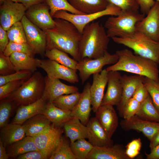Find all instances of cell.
<instances>
[{
	"label": "cell",
	"mask_w": 159,
	"mask_h": 159,
	"mask_svg": "<svg viewBox=\"0 0 159 159\" xmlns=\"http://www.w3.org/2000/svg\"><path fill=\"white\" fill-rule=\"evenodd\" d=\"M54 27L44 31L46 34L47 49L55 48L69 54L79 62L81 60L79 44L82 34L71 23L58 18L54 19Z\"/></svg>",
	"instance_id": "cell-1"
},
{
	"label": "cell",
	"mask_w": 159,
	"mask_h": 159,
	"mask_svg": "<svg viewBox=\"0 0 159 159\" xmlns=\"http://www.w3.org/2000/svg\"><path fill=\"white\" fill-rule=\"evenodd\" d=\"M119 59L115 64L106 69L110 71H123L158 81V64L155 62L137 54L127 49L117 50Z\"/></svg>",
	"instance_id": "cell-2"
},
{
	"label": "cell",
	"mask_w": 159,
	"mask_h": 159,
	"mask_svg": "<svg viewBox=\"0 0 159 159\" xmlns=\"http://www.w3.org/2000/svg\"><path fill=\"white\" fill-rule=\"evenodd\" d=\"M105 28L98 21H92L84 28L79 46L81 60L96 59L107 52L110 38Z\"/></svg>",
	"instance_id": "cell-3"
},
{
	"label": "cell",
	"mask_w": 159,
	"mask_h": 159,
	"mask_svg": "<svg viewBox=\"0 0 159 159\" xmlns=\"http://www.w3.org/2000/svg\"><path fill=\"white\" fill-rule=\"evenodd\" d=\"M44 86V77L40 72L36 71L17 90L6 99L12 101L14 106L19 107L28 105L42 97Z\"/></svg>",
	"instance_id": "cell-4"
},
{
	"label": "cell",
	"mask_w": 159,
	"mask_h": 159,
	"mask_svg": "<svg viewBox=\"0 0 159 159\" xmlns=\"http://www.w3.org/2000/svg\"><path fill=\"white\" fill-rule=\"evenodd\" d=\"M113 41L133 50L136 54L150 59L159 64V42L138 31L129 36L112 38Z\"/></svg>",
	"instance_id": "cell-5"
},
{
	"label": "cell",
	"mask_w": 159,
	"mask_h": 159,
	"mask_svg": "<svg viewBox=\"0 0 159 159\" xmlns=\"http://www.w3.org/2000/svg\"><path fill=\"white\" fill-rule=\"evenodd\" d=\"M145 15L138 11H122L117 16L109 17L105 21L104 26L109 38L123 37L130 35L135 31V25L142 20Z\"/></svg>",
	"instance_id": "cell-6"
},
{
	"label": "cell",
	"mask_w": 159,
	"mask_h": 159,
	"mask_svg": "<svg viewBox=\"0 0 159 159\" xmlns=\"http://www.w3.org/2000/svg\"><path fill=\"white\" fill-rule=\"evenodd\" d=\"M121 12V10L120 8L112 4L108 3L105 9L97 12L76 14L68 12L65 11L60 10L56 13L53 18L62 19L70 22L82 34L85 26L94 20L105 16H117Z\"/></svg>",
	"instance_id": "cell-7"
},
{
	"label": "cell",
	"mask_w": 159,
	"mask_h": 159,
	"mask_svg": "<svg viewBox=\"0 0 159 159\" xmlns=\"http://www.w3.org/2000/svg\"><path fill=\"white\" fill-rule=\"evenodd\" d=\"M119 57L115 53L111 54L107 52L105 54L96 59L85 58L78 62L77 70L82 84L94 74L100 73L105 66L114 64L118 61Z\"/></svg>",
	"instance_id": "cell-8"
},
{
	"label": "cell",
	"mask_w": 159,
	"mask_h": 159,
	"mask_svg": "<svg viewBox=\"0 0 159 159\" xmlns=\"http://www.w3.org/2000/svg\"><path fill=\"white\" fill-rule=\"evenodd\" d=\"M64 130L61 127L52 124L43 132L34 137L38 150L49 159L59 145L62 138Z\"/></svg>",
	"instance_id": "cell-9"
},
{
	"label": "cell",
	"mask_w": 159,
	"mask_h": 159,
	"mask_svg": "<svg viewBox=\"0 0 159 159\" xmlns=\"http://www.w3.org/2000/svg\"><path fill=\"white\" fill-rule=\"evenodd\" d=\"M21 21L25 31L27 43L36 54L44 56L47 47L45 32L32 23L25 15Z\"/></svg>",
	"instance_id": "cell-10"
},
{
	"label": "cell",
	"mask_w": 159,
	"mask_h": 159,
	"mask_svg": "<svg viewBox=\"0 0 159 159\" xmlns=\"http://www.w3.org/2000/svg\"><path fill=\"white\" fill-rule=\"evenodd\" d=\"M26 9L22 3L5 0L0 6V25L6 31L14 24L21 21Z\"/></svg>",
	"instance_id": "cell-11"
},
{
	"label": "cell",
	"mask_w": 159,
	"mask_h": 159,
	"mask_svg": "<svg viewBox=\"0 0 159 159\" xmlns=\"http://www.w3.org/2000/svg\"><path fill=\"white\" fill-rule=\"evenodd\" d=\"M33 24L44 31L52 29L55 22L46 2L33 5L27 9L25 15Z\"/></svg>",
	"instance_id": "cell-12"
},
{
	"label": "cell",
	"mask_w": 159,
	"mask_h": 159,
	"mask_svg": "<svg viewBox=\"0 0 159 159\" xmlns=\"http://www.w3.org/2000/svg\"><path fill=\"white\" fill-rule=\"evenodd\" d=\"M40 67L46 72L47 76L49 77L62 79L71 83L79 81L77 71L54 60L49 59H41Z\"/></svg>",
	"instance_id": "cell-13"
},
{
	"label": "cell",
	"mask_w": 159,
	"mask_h": 159,
	"mask_svg": "<svg viewBox=\"0 0 159 159\" xmlns=\"http://www.w3.org/2000/svg\"><path fill=\"white\" fill-rule=\"evenodd\" d=\"M142 20L135 25V31L142 32L153 40L159 42V2L153 6Z\"/></svg>",
	"instance_id": "cell-14"
},
{
	"label": "cell",
	"mask_w": 159,
	"mask_h": 159,
	"mask_svg": "<svg viewBox=\"0 0 159 159\" xmlns=\"http://www.w3.org/2000/svg\"><path fill=\"white\" fill-rule=\"evenodd\" d=\"M45 86L42 97L47 102H52L59 96L78 91V88L74 86L69 85L62 82L59 79L44 77Z\"/></svg>",
	"instance_id": "cell-15"
},
{
	"label": "cell",
	"mask_w": 159,
	"mask_h": 159,
	"mask_svg": "<svg viewBox=\"0 0 159 159\" xmlns=\"http://www.w3.org/2000/svg\"><path fill=\"white\" fill-rule=\"evenodd\" d=\"M122 76L118 71L108 72L107 87L101 105L117 106L122 95V87L121 81Z\"/></svg>",
	"instance_id": "cell-16"
},
{
	"label": "cell",
	"mask_w": 159,
	"mask_h": 159,
	"mask_svg": "<svg viewBox=\"0 0 159 159\" xmlns=\"http://www.w3.org/2000/svg\"><path fill=\"white\" fill-rule=\"evenodd\" d=\"M120 125L125 130H132L142 132L150 140L159 130V122L144 120L136 115L129 119L122 120Z\"/></svg>",
	"instance_id": "cell-17"
},
{
	"label": "cell",
	"mask_w": 159,
	"mask_h": 159,
	"mask_svg": "<svg viewBox=\"0 0 159 159\" xmlns=\"http://www.w3.org/2000/svg\"><path fill=\"white\" fill-rule=\"evenodd\" d=\"M108 79V72L106 69L93 74V81L90 85V92L92 108L95 113L101 105Z\"/></svg>",
	"instance_id": "cell-18"
},
{
	"label": "cell",
	"mask_w": 159,
	"mask_h": 159,
	"mask_svg": "<svg viewBox=\"0 0 159 159\" xmlns=\"http://www.w3.org/2000/svg\"><path fill=\"white\" fill-rule=\"evenodd\" d=\"M88 131V141L94 147H106L113 145L110 138L95 117L90 118L86 125Z\"/></svg>",
	"instance_id": "cell-19"
},
{
	"label": "cell",
	"mask_w": 159,
	"mask_h": 159,
	"mask_svg": "<svg viewBox=\"0 0 159 159\" xmlns=\"http://www.w3.org/2000/svg\"><path fill=\"white\" fill-rule=\"evenodd\" d=\"M95 113V117L109 137L111 138L119 123L118 117L113 106L109 105H101Z\"/></svg>",
	"instance_id": "cell-20"
},
{
	"label": "cell",
	"mask_w": 159,
	"mask_h": 159,
	"mask_svg": "<svg viewBox=\"0 0 159 159\" xmlns=\"http://www.w3.org/2000/svg\"><path fill=\"white\" fill-rule=\"evenodd\" d=\"M90 85L89 82L85 85L80 99L71 113L72 117L77 118L85 126L90 119L92 109L90 92Z\"/></svg>",
	"instance_id": "cell-21"
},
{
	"label": "cell",
	"mask_w": 159,
	"mask_h": 159,
	"mask_svg": "<svg viewBox=\"0 0 159 159\" xmlns=\"http://www.w3.org/2000/svg\"><path fill=\"white\" fill-rule=\"evenodd\" d=\"M144 76L135 74L122 76L121 81L122 87V93L121 100L117 106L120 115L127 102L132 97L136 89L143 82Z\"/></svg>",
	"instance_id": "cell-22"
},
{
	"label": "cell",
	"mask_w": 159,
	"mask_h": 159,
	"mask_svg": "<svg viewBox=\"0 0 159 159\" xmlns=\"http://www.w3.org/2000/svg\"><path fill=\"white\" fill-rule=\"evenodd\" d=\"M47 103L42 97L32 104L19 106L12 122L22 124L28 119L41 114L44 110Z\"/></svg>",
	"instance_id": "cell-23"
},
{
	"label": "cell",
	"mask_w": 159,
	"mask_h": 159,
	"mask_svg": "<svg viewBox=\"0 0 159 159\" xmlns=\"http://www.w3.org/2000/svg\"><path fill=\"white\" fill-rule=\"evenodd\" d=\"M87 159H130L119 144L106 147H94Z\"/></svg>",
	"instance_id": "cell-24"
},
{
	"label": "cell",
	"mask_w": 159,
	"mask_h": 159,
	"mask_svg": "<svg viewBox=\"0 0 159 159\" xmlns=\"http://www.w3.org/2000/svg\"><path fill=\"white\" fill-rule=\"evenodd\" d=\"M26 136L25 130L22 124L8 123L1 128L0 140L5 147Z\"/></svg>",
	"instance_id": "cell-25"
},
{
	"label": "cell",
	"mask_w": 159,
	"mask_h": 159,
	"mask_svg": "<svg viewBox=\"0 0 159 159\" xmlns=\"http://www.w3.org/2000/svg\"><path fill=\"white\" fill-rule=\"evenodd\" d=\"M9 57L16 72L26 70L34 73L40 67L41 60L28 54L15 52L12 53Z\"/></svg>",
	"instance_id": "cell-26"
},
{
	"label": "cell",
	"mask_w": 159,
	"mask_h": 159,
	"mask_svg": "<svg viewBox=\"0 0 159 159\" xmlns=\"http://www.w3.org/2000/svg\"><path fill=\"white\" fill-rule=\"evenodd\" d=\"M52 124L44 115L39 114L28 119L22 125L26 136L34 138L46 130Z\"/></svg>",
	"instance_id": "cell-27"
},
{
	"label": "cell",
	"mask_w": 159,
	"mask_h": 159,
	"mask_svg": "<svg viewBox=\"0 0 159 159\" xmlns=\"http://www.w3.org/2000/svg\"><path fill=\"white\" fill-rule=\"evenodd\" d=\"M65 135L70 140V143L80 139H88L87 127L77 118L73 117L63 125Z\"/></svg>",
	"instance_id": "cell-28"
},
{
	"label": "cell",
	"mask_w": 159,
	"mask_h": 159,
	"mask_svg": "<svg viewBox=\"0 0 159 159\" xmlns=\"http://www.w3.org/2000/svg\"><path fill=\"white\" fill-rule=\"evenodd\" d=\"M71 113V111L59 108L52 102H47L41 114L44 115L54 125L62 127L65 122L73 117Z\"/></svg>",
	"instance_id": "cell-29"
},
{
	"label": "cell",
	"mask_w": 159,
	"mask_h": 159,
	"mask_svg": "<svg viewBox=\"0 0 159 159\" xmlns=\"http://www.w3.org/2000/svg\"><path fill=\"white\" fill-rule=\"evenodd\" d=\"M76 9L84 14L102 11L107 6L106 0H67Z\"/></svg>",
	"instance_id": "cell-30"
},
{
	"label": "cell",
	"mask_w": 159,
	"mask_h": 159,
	"mask_svg": "<svg viewBox=\"0 0 159 159\" xmlns=\"http://www.w3.org/2000/svg\"><path fill=\"white\" fill-rule=\"evenodd\" d=\"M6 151L9 157L16 158L19 155L28 152L38 150L33 137L26 136L20 140L6 147Z\"/></svg>",
	"instance_id": "cell-31"
},
{
	"label": "cell",
	"mask_w": 159,
	"mask_h": 159,
	"mask_svg": "<svg viewBox=\"0 0 159 159\" xmlns=\"http://www.w3.org/2000/svg\"><path fill=\"white\" fill-rule=\"evenodd\" d=\"M135 115L144 120L159 122V112L154 105L149 94L141 103L140 108Z\"/></svg>",
	"instance_id": "cell-32"
},
{
	"label": "cell",
	"mask_w": 159,
	"mask_h": 159,
	"mask_svg": "<svg viewBox=\"0 0 159 159\" xmlns=\"http://www.w3.org/2000/svg\"><path fill=\"white\" fill-rule=\"evenodd\" d=\"M67 53L55 48L46 50L44 56L63 65L77 71L78 62L69 57Z\"/></svg>",
	"instance_id": "cell-33"
},
{
	"label": "cell",
	"mask_w": 159,
	"mask_h": 159,
	"mask_svg": "<svg viewBox=\"0 0 159 159\" xmlns=\"http://www.w3.org/2000/svg\"><path fill=\"white\" fill-rule=\"evenodd\" d=\"M81 95L82 93L78 91L62 95L54 100L52 103L59 108L71 111L79 102Z\"/></svg>",
	"instance_id": "cell-34"
},
{
	"label": "cell",
	"mask_w": 159,
	"mask_h": 159,
	"mask_svg": "<svg viewBox=\"0 0 159 159\" xmlns=\"http://www.w3.org/2000/svg\"><path fill=\"white\" fill-rule=\"evenodd\" d=\"M70 148L77 159H87L94 146L85 139H80L70 143Z\"/></svg>",
	"instance_id": "cell-35"
},
{
	"label": "cell",
	"mask_w": 159,
	"mask_h": 159,
	"mask_svg": "<svg viewBox=\"0 0 159 159\" xmlns=\"http://www.w3.org/2000/svg\"><path fill=\"white\" fill-rule=\"evenodd\" d=\"M46 2L49 7L50 13L53 18L56 13L60 10L65 11L74 14H84L74 8L67 0H47Z\"/></svg>",
	"instance_id": "cell-36"
},
{
	"label": "cell",
	"mask_w": 159,
	"mask_h": 159,
	"mask_svg": "<svg viewBox=\"0 0 159 159\" xmlns=\"http://www.w3.org/2000/svg\"><path fill=\"white\" fill-rule=\"evenodd\" d=\"M68 140L62 137L59 145L49 159H77L71 150Z\"/></svg>",
	"instance_id": "cell-37"
},
{
	"label": "cell",
	"mask_w": 159,
	"mask_h": 159,
	"mask_svg": "<svg viewBox=\"0 0 159 159\" xmlns=\"http://www.w3.org/2000/svg\"><path fill=\"white\" fill-rule=\"evenodd\" d=\"M6 32L9 42L17 43H27L25 31L21 21L14 24Z\"/></svg>",
	"instance_id": "cell-38"
},
{
	"label": "cell",
	"mask_w": 159,
	"mask_h": 159,
	"mask_svg": "<svg viewBox=\"0 0 159 159\" xmlns=\"http://www.w3.org/2000/svg\"><path fill=\"white\" fill-rule=\"evenodd\" d=\"M15 52L24 53L34 57L36 54L27 43H17L10 42L3 53L5 56L9 57L12 53Z\"/></svg>",
	"instance_id": "cell-39"
},
{
	"label": "cell",
	"mask_w": 159,
	"mask_h": 159,
	"mask_svg": "<svg viewBox=\"0 0 159 159\" xmlns=\"http://www.w3.org/2000/svg\"><path fill=\"white\" fill-rule=\"evenodd\" d=\"M143 82L148 90L154 105L159 112V81L144 77Z\"/></svg>",
	"instance_id": "cell-40"
},
{
	"label": "cell",
	"mask_w": 159,
	"mask_h": 159,
	"mask_svg": "<svg viewBox=\"0 0 159 159\" xmlns=\"http://www.w3.org/2000/svg\"><path fill=\"white\" fill-rule=\"evenodd\" d=\"M14 105L13 102L6 99L0 101V127L8 123Z\"/></svg>",
	"instance_id": "cell-41"
},
{
	"label": "cell",
	"mask_w": 159,
	"mask_h": 159,
	"mask_svg": "<svg viewBox=\"0 0 159 159\" xmlns=\"http://www.w3.org/2000/svg\"><path fill=\"white\" fill-rule=\"evenodd\" d=\"M31 71L22 70L6 75H0V86L9 82L20 80H27L32 75Z\"/></svg>",
	"instance_id": "cell-42"
},
{
	"label": "cell",
	"mask_w": 159,
	"mask_h": 159,
	"mask_svg": "<svg viewBox=\"0 0 159 159\" xmlns=\"http://www.w3.org/2000/svg\"><path fill=\"white\" fill-rule=\"evenodd\" d=\"M141 103L132 97L125 105L120 114L124 119H128L135 115L139 110Z\"/></svg>",
	"instance_id": "cell-43"
},
{
	"label": "cell",
	"mask_w": 159,
	"mask_h": 159,
	"mask_svg": "<svg viewBox=\"0 0 159 159\" xmlns=\"http://www.w3.org/2000/svg\"><path fill=\"white\" fill-rule=\"evenodd\" d=\"M26 80H20L11 81L0 86V101L9 97Z\"/></svg>",
	"instance_id": "cell-44"
},
{
	"label": "cell",
	"mask_w": 159,
	"mask_h": 159,
	"mask_svg": "<svg viewBox=\"0 0 159 159\" xmlns=\"http://www.w3.org/2000/svg\"><path fill=\"white\" fill-rule=\"evenodd\" d=\"M120 8L122 11H138L139 6L136 0H106Z\"/></svg>",
	"instance_id": "cell-45"
},
{
	"label": "cell",
	"mask_w": 159,
	"mask_h": 159,
	"mask_svg": "<svg viewBox=\"0 0 159 159\" xmlns=\"http://www.w3.org/2000/svg\"><path fill=\"white\" fill-rule=\"evenodd\" d=\"M16 72L9 57L5 56L2 52H0V75H8Z\"/></svg>",
	"instance_id": "cell-46"
},
{
	"label": "cell",
	"mask_w": 159,
	"mask_h": 159,
	"mask_svg": "<svg viewBox=\"0 0 159 159\" xmlns=\"http://www.w3.org/2000/svg\"><path fill=\"white\" fill-rule=\"evenodd\" d=\"M149 94L146 87L143 82L136 88L132 97L141 103L146 99Z\"/></svg>",
	"instance_id": "cell-47"
},
{
	"label": "cell",
	"mask_w": 159,
	"mask_h": 159,
	"mask_svg": "<svg viewBox=\"0 0 159 159\" xmlns=\"http://www.w3.org/2000/svg\"><path fill=\"white\" fill-rule=\"evenodd\" d=\"M17 159H46V157L39 150L30 151L20 155L16 158Z\"/></svg>",
	"instance_id": "cell-48"
},
{
	"label": "cell",
	"mask_w": 159,
	"mask_h": 159,
	"mask_svg": "<svg viewBox=\"0 0 159 159\" xmlns=\"http://www.w3.org/2000/svg\"><path fill=\"white\" fill-rule=\"evenodd\" d=\"M138 3L141 13L147 14L156 1L154 0H136Z\"/></svg>",
	"instance_id": "cell-49"
},
{
	"label": "cell",
	"mask_w": 159,
	"mask_h": 159,
	"mask_svg": "<svg viewBox=\"0 0 159 159\" xmlns=\"http://www.w3.org/2000/svg\"><path fill=\"white\" fill-rule=\"evenodd\" d=\"M9 42L6 31L0 25V52H4Z\"/></svg>",
	"instance_id": "cell-50"
},
{
	"label": "cell",
	"mask_w": 159,
	"mask_h": 159,
	"mask_svg": "<svg viewBox=\"0 0 159 159\" xmlns=\"http://www.w3.org/2000/svg\"><path fill=\"white\" fill-rule=\"evenodd\" d=\"M141 146V141L139 138L132 140L128 143L125 147L126 148H130L140 151Z\"/></svg>",
	"instance_id": "cell-51"
},
{
	"label": "cell",
	"mask_w": 159,
	"mask_h": 159,
	"mask_svg": "<svg viewBox=\"0 0 159 159\" xmlns=\"http://www.w3.org/2000/svg\"><path fill=\"white\" fill-rule=\"evenodd\" d=\"M47 0H19L18 2L23 4L27 9L36 4L46 2Z\"/></svg>",
	"instance_id": "cell-52"
},
{
	"label": "cell",
	"mask_w": 159,
	"mask_h": 159,
	"mask_svg": "<svg viewBox=\"0 0 159 159\" xmlns=\"http://www.w3.org/2000/svg\"><path fill=\"white\" fill-rule=\"evenodd\" d=\"M147 159H159V144L150 150L148 154L145 153Z\"/></svg>",
	"instance_id": "cell-53"
},
{
	"label": "cell",
	"mask_w": 159,
	"mask_h": 159,
	"mask_svg": "<svg viewBox=\"0 0 159 159\" xmlns=\"http://www.w3.org/2000/svg\"><path fill=\"white\" fill-rule=\"evenodd\" d=\"M150 150L159 144V130L157 132L150 140Z\"/></svg>",
	"instance_id": "cell-54"
},
{
	"label": "cell",
	"mask_w": 159,
	"mask_h": 159,
	"mask_svg": "<svg viewBox=\"0 0 159 159\" xmlns=\"http://www.w3.org/2000/svg\"><path fill=\"white\" fill-rule=\"evenodd\" d=\"M6 148L0 140V159H7L9 158Z\"/></svg>",
	"instance_id": "cell-55"
},
{
	"label": "cell",
	"mask_w": 159,
	"mask_h": 159,
	"mask_svg": "<svg viewBox=\"0 0 159 159\" xmlns=\"http://www.w3.org/2000/svg\"><path fill=\"white\" fill-rule=\"evenodd\" d=\"M125 152L127 155L130 159H132L140 153V151L130 148H126Z\"/></svg>",
	"instance_id": "cell-56"
},
{
	"label": "cell",
	"mask_w": 159,
	"mask_h": 159,
	"mask_svg": "<svg viewBox=\"0 0 159 159\" xmlns=\"http://www.w3.org/2000/svg\"><path fill=\"white\" fill-rule=\"evenodd\" d=\"M14 2H18L19 0H9Z\"/></svg>",
	"instance_id": "cell-57"
},
{
	"label": "cell",
	"mask_w": 159,
	"mask_h": 159,
	"mask_svg": "<svg viewBox=\"0 0 159 159\" xmlns=\"http://www.w3.org/2000/svg\"><path fill=\"white\" fill-rule=\"evenodd\" d=\"M4 0H0V4H2L3 3Z\"/></svg>",
	"instance_id": "cell-58"
},
{
	"label": "cell",
	"mask_w": 159,
	"mask_h": 159,
	"mask_svg": "<svg viewBox=\"0 0 159 159\" xmlns=\"http://www.w3.org/2000/svg\"><path fill=\"white\" fill-rule=\"evenodd\" d=\"M156 0V1H157L159 2V0Z\"/></svg>",
	"instance_id": "cell-59"
},
{
	"label": "cell",
	"mask_w": 159,
	"mask_h": 159,
	"mask_svg": "<svg viewBox=\"0 0 159 159\" xmlns=\"http://www.w3.org/2000/svg\"><path fill=\"white\" fill-rule=\"evenodd\" d=\"M158 81H159V80Z\"/></svg>",
	"instance_id": "cell-60"
}]
</instances>
